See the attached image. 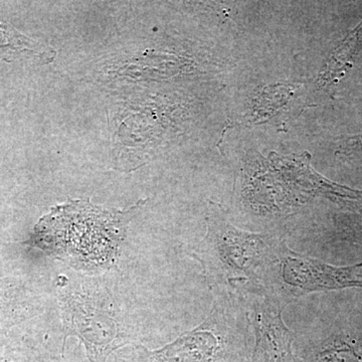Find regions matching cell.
<instances>
[{"label": "cell", "instance_id": "1", "mask_svg": "<svg viewBox=\"0 0 362 362\" xmlns=\"http://www.w3.org/2000/svg\"><path fill=\"white\" fill-rule=\"evenodd\" d=\"M283 243L273 233L240 230L221 204L209 202L206 235L192 255L218 297L242 301L265 296L267 275Z\"/></svg>", "mask_w": 362, "mask_h": 362}, {"label": "cell", "instance_id": "2", "mask_svg": "<svg viewBox=\"0 0 362 362\" xmlns=\"http://www.w3.org/2000/svg\"><path fill=\"white\" fill-rule=\"evenodd\" d=\"M137 209L106 211L90 202H70L54 207L39 221L30 242L74 268H109L118 257Z\"/></svg>", "mask_w": 362, "mask_h": 362}, {"label": "cell", "instance_id": "3", "mask_svg": "<svg viewBox=\"0 0 362 362\" xmlns=\"http://www.w3.org/2000/svg\"><path fill=\"white\" fill-rule=\"evenodd\" d=\"M239 300L218 297L211 313L194 329L156 350L140 347V362H251L249 318Z\"/></svg>", "mask_w": 362, "mask_h": 362}, {"label": "cell", "instance_id": "4", "mask_svg": "<svg viewBox=\"0 0 362 362\" xmlns=\"http://www.w3.org/2000/svg\"><path fill=\"white\" fill-rule=\"evenodd\" d=\"M62 315L65 339L77 337L90 362H106L115 350L130 341L118 305L106 288L87 281L62 292Z\"/></svg>", "mask_w": 362, "mask_h": 362}, {"label": "cell", "instance_id": "5", "mask_svg": "<svg viewBox=\"0 0 362 362\" xmlns=\"http://www.w3.org/2000/svg\"><path fill=\"white\" fill-rule=\"evenodd\" d=\"M362 288V262L351 266H333L293 251L283 243L265 283V296L281 308L304 295Z\"/></svg>", "mask_w": 362, "mask_h": 362}, {"label": "cell", "instance_id": "6", "mask_svg": "<svg viewBox=\"0 0 362 362\" xmlns=\"http://www.w3.org/2000/svg\"><path fill=\"white\" fill-rule=\"evenodd\" d=\"M282 310L272 298L257 297L249 318L255 334L251 362H301L295 354V337L283 320Z\"/></svg>", "mask_w": 362, "mask_h": 362}, {"label": "cell", "instance_id": "7", "mask_svg": "<svg viewBox=\"0 0 362 362\" xmlns=\"http://www.w3.org/2000/svg\"><path fill=\"white\" fill-rule=\"evenodd\" d=\"M362 52V21L333 49L318 78L320 90L332 92L349 75Z\"/></svg>", "mask_w": 362, "mask_h": 362}, {"label": "cell", "instance_id": "8", "mask_svg": "<svg viewBox=\"0 0 362 362\" xmlns=\"http://www.w3.org/2000/svg\"><path fill=\"white\" fill-rule=\"evenodd\" d=\"M298 357L301 362H362V344L349 337H330Z\"/></svg>", "mask_w": 362, "mask_h": 362}, {"label": "cell", "instance_id": "9", "mask_svg": "<svg viewBox=\"0 0 362 362\" xmlns=\"http://www.w3.org/2000/svg\"><path fill=\"white\" fill-rule=\"evenodd\" d=\"M337 153L343 156L362 154V133L340 137L338 140Z\"/></svg>", "mask_w": 362, "mask_h": 362}, {"label": "cell", "instance_id": "10", "mask_svg": "<svg viewBox=\"0 0 362 362\" xmlns=\"http://www.w3.org/2000/svg\"><path fill=\"white\" fill-rule=\"evenodd\" d=\"M358 209V216H357L356 223L352 228L351 237L356 243L362 245V204L357 207Z\"/></svg>", "mask_w": 362, "mask_h": 362}]
</instances>
